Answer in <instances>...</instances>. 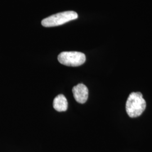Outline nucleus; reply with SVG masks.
<instances>
[{
	"mask_svg": "<svg viewBox=\"0 0 152 152\" xmlns=\"http://www.w3.org/2000/svg\"><path fill=\"white\" fill-rule=\"evenodd\" d=\"M77 18L78 14L75 11H64L46 18L42 20L41 24L45 27H53L63 25Z\"/></svg>",
	"mask_w": 152,
	"mask_h": 152,
	"instance_id": "f03ea898",
	"label": "nucleus"
},
{
	"mask_svg": "<svg viewBox=\"0 0 152 152\" xmlns=\"http://www.w3.org/2000/svg\"><path fill=\"white\" fill-rule=\"evenodd\" d=\"M146 102L141 92L131 93L126 104V110L131 118H136L140 116L146 108Z\"/></svg>",
	"mask_w": 152,
	"mask_h": 152,
	"instance_id": "f257e3e1",
	"label": "nucleus"
},
{
	"mask_svg": "<svg viewBox=\"0 0 152 152\" xmlns=\"http://www.w3.org/2000/svg\"><path fill=\"white\" fill-rule=\"evenodd\" d=\"M68 103L65 96L60 94L56 96L53 101V107L58 112H64L68 109Z\"/></svg>",
	"mask_w": 152,
	"mask_h": 152,
	"instance_id": "39448f33",
	"label": "nucleus"
},
{
	"mask_svg": "<svg viewBox=\"0 0 152 152\" xmlns=\"http://www.w3.org/2000/svg\"><path fill=\"white\" fill-rule=\"evenodd\" d=\"M72 92L76 101L80 104L85 103L88 96V90L83 83H79L73 87Z\"/></svg>",
	"mask_w": 152,
	"mask_h": 152,
	"instance_id": "20e7f679",
	"label": "nucleus"
},
{
	"mask_svg": "<svg viewBox=\"0 0 152 152\" xmlns=\"http://www.w3.org/2000/svg\"><path fill=\"white\" fill-rule=\"evenodd\" d=\"M60 64L69 66H78L84 64L86 56L83 53L78 51H64L58 57Z\"/></svg>",
	"mask_w": 152,
	"mask_h": 152,
	"instance_id": "7ed1b4c3",
	"label": "nucleus"
}]
</instances>
